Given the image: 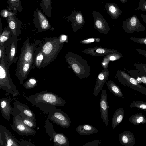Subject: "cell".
<instances>
[{"label":"cell","mask_w":146,"mask_h":146,"mask_svg":"<svg viewBox=\"0 0 146 146\" xmlns=\"http://www.w3.org/2000/svg\"><path fill=\"white\" fill-rule=\"evenodd\" d=\"M40 5L43 13L50 18L51 16V0H41Z\"/></svg>","instance_id":"34"},{"label":"cell","mask_w":146,"mask_h":146,"mask_svg":"<svg viewBox=\"0 0 146 146\" xmlns=\"http://www.w3.org/2000/svg\"><path fill=\"white\" fill-rule=\"evenodd\" d=\"M118 51L114 49H111L102 47L96 46L84 49L82 52L93 56H102L111 53L117 52Z\"/></svg>","instance_id":"21"},{"label":"cell","mask_w":146,"mask_h":146,"mask_svg":"<svg viewBox=\"0 0 146 146\" xmlns=\"http://www.w3.org/2000/svg\"><path fill=\"white\" fill-rule=\"evenodd\" d=\"M129 121L131 123L135 125L146 123V118L143 114L139 113L133 114L129 117Z\"/></svg>","instance_id":"33"},{"label":"cell","mask_w":146,"mask_h":146,"mask_svg":"<svg viewBox=\"0 0 146 146\" xmlns=\"http://www.w3.org/2000/svg\"><path fill=\"white\" fill-rule=\"evenodd\" d=\"M108 89L115 95L122 98L123 95L119 87L113 81L109 80L107 82Z\"/></svg>","instance_id":"29"},{"label":"cell","mask_w":146,"mask_h":146,"mask_svg":"<svg viewBox=\"0 0 146 146\" xmlns=\"http://www.w3.org/2000/svg\"><path fill=\"white\" fill-rule=\"evenodd\" d=\"M131 108H136L146 111V102L141 101H134L130 105Z\"/></svg>","instance_id":"37"},{"label":"cell","mask_w":146,"mask_h":146,"mask_svg":"<svg viewBox=\"0 0 146 146\" xmlns=\"http://www.w3.org/2000/svg\"><path fill=\"white\" fill-rule=\"evenodd\" d=\"M133 65L141 72L146 75V64L135 63Z\"/></svg>","instance_id":"38"},{"label":"cell","mask_w":146,"mask_h":146,"mask_svg":"<svg viewBox=\"0 0 146 146\" xmlns=\"http://www.w3.org/2000/svg\"><path fill=\"white\" fill-rule=\"evenodd\" d=\"M0 111L2 116L6 119H11V115H13V108L10 104V100L8 98H3L0 99Z\"/></svg>","instance_id":"22"},{"label":"cell","mask_w":146,"mask_h":146,"mask_svg":"<svg viewBox=\"0 0 146 146\" xmlns=\"http://www.w3.org/2000/svg\"><path fill=\"white\" fill-rule=\"evenodd\" d=\"M18 40V38L12 36L3 46H4L7 61L9 67L15 61L17 43Z\"/></svg>","instance_id":"11"},{"label":"cell","mask_w":146,"mask_h":146,"mask_svg":"<svg viewBox=\"0 0 146 146\" xmlns=\"http://www.w3.org/2000/svg\"><path fill=\"white\" fill-rule=\"evenodd\" d=\"M44 60V56L39 47L35 51L34 57L35 66L38 68H42Z\"/></svg>","instance_id":"31"},{"label":"cell","mask_w":146,"mask_h":146,"mask_svg":"<svg viewBox=\"0 0 146 146\" xmlns=\"http://www.w3.org/2000/svg\"><path fill=\"white\" fill-rule=\"evenodd\" d=\"M94 18V27L100 32L106 35L109 33L110 28L103 15L98 11L92 12Z\"/></svg>","instance_id":"14"},{"label":"cell","mask_w":146,"mask_h":146,"mask_svg":"<svg viewBox=\"0 0 146 146\" xmlns=\"http://www.w3.org/2000/svg\"><path fill=\"white\" fill-rule=\"evenodd\" d=\"M12 123H10L13 130L20 135L34 136L36 131L29 128L22 121L20 116L16 114H13Z\"/></svg>","instance_id":"9"},{"label":"cell","mask_w":146,"mask_h":146,"mask_svg":"<svg viewBox=\"0 0 146 146\" xmlns=\"http://www.w3.org/2000/svg\"><path fill=\"white\" fill-rule=\"evenodd\" d=\"M100 143L99 140H95L92 141H89L87 142L86 144L83 145L82 146H98Z\"/></svg>","instance_id":"42"},{"label":"cell","mask_w":146,"mask_h":146,"mask_svg":"<svg viewBox=\"0 0 146 146\" xmlns=\"http://www.w3.org/2000/svg\"><path fill=\"white\" fill-rule=\"evenodd\" d=\"M18 143L20 146H35V145L31 143V142L25 141L23 139L18 140Z\"/></svg>","instance_id":"44"},{"label":"cell","mask_w":146,"mask_h":146,"mask_svg":"<svg viewBox=\"0 0 146 146\" xmlns=\"http://www.w3.org/2000/svg\"><path fill=\"white\" fill-rule=\"evenodd\" d=\"M100 39L99 38H90L81 41L80 43L83 44H88L95 42H99Z\"/></svg>","instance_id":"39"},{"label":"cell","mask_w":146,"mask_h":146,"mask_svg":"<svg viewBox=\"0 0 146 146\" xmlns=\"http://www.w3.org/2000/svg\"><path fill=\"white\" fill-rule=\"evenodd\" d=\"M122 27L125 32L130 33H133L135 31L144 32L145 30L144 26L136 15H132L124 20Z\"/></svg>","instance_id":"10"},{"label":"cell","mask_w":146,"mask_h":146,"mask_svg":"<svg viewBox=\"0 0 146 146\" xmlns=\"http://www.w3.org/2000/svg\"><path fill=\"white\" fill-rule=\"evenodd\" d=\"M120 1L123 3H125L128 0H119Z\"/></svg>","instance_id":"49"},{"label":"cell","mask_w":146,"mask_h":146,"mask_svg":"<svg viewBox=\"0 0 146 146\" xmlns=\"http://www.w3.org/2000/svg\"><path fill=\"white\" fill-rule=\"evenodd\" d=\"M116 75L118 80L123 85L128 86L146 96V88L132 76L123 70L117 71Z\"/></svg>","instance_id":"6"},{"label":"cell","mask_w":146,"mask_h":146,"mask_svg":"<svg viewBox=\"0 0 146 146\" xmlns=\"http://www.w3.org/2000/svg\"><path fill=\"white\" fill-rule=\"evenodd\" d=\"M65 60L75 74L81 79L86 78L91 74V68L86 61L77 54L68 52L65 56Z\"/></svg>","instance_id":"3"},{"label":"cell","mask_w":146,"mask_h":146,"mask_svg":"<svg viewBox=\"0 0 146 146\" xmlns=\"http://www.w3.org/2000/svg\"><path fill=\"white\" fill-rule=\"evenodd\" d=\"M132 48L135 50L139 54L144 56L146 59V50L133 47H132Z\"/></svg>","instance_id":"46"},{"label":"cell","mask_w":146,"mask_h":146,"mask_svg":"<svg viewBox=\"0 0 146 146\" xmlns=\"http://www.w3.org/2000/svg\"><path fill=\"white\" fill-rule=\"evenodd\" d=\"M7 20L12 36L18 38L21 32V22L14 15L7 17Z\"/></svg>","instance_id":"19"},{"label":"cell","mask_w":146,"mask_h":146,"mask_svg":"<svg viewBox=\"0 0 146 146\" xmlns=\"http://www.w3.org/2000/svg\"><path fill=\"white\" fill-rule=\"evenodd\" d=\"M127 72L139 84L142 83L146 86V75L137 69L127 70Z\"/></svg>","instance_id":"28"},{"label":"cell","mask_w":146,"mask_h":146,"mask_svg":"<svg viewBox=\"0 0 146 146\" xmlns=\"http://www.w3.org/2000/svg\"><path fill=\"white\" fill-rule=\"evenodd\" d=\"M60 41L61 43L68 42V36L67 35L62 34L59 36Z\"/></svg>","instance_id":"45"},{"label":"cell","mask_w":146,"mask_h":146,"mask_svg":"<svg viewBox=\"0 0 146 146\" xmlns=\"http://www.w3.org/2000/svg\"><path fill=\"white\" fill-rule=\"evenodd\" d=\"M99 108L101 114V119L106 125L108 126L109 121V106H108L107 95L106 90H103L102 91Z\"/></svg>","instance_id":"18"},{"label":"cell","mask_w":146,"mask_h":146,"mask_svg":"<svg viewBox=\"0 0 146 146\" xmlns=\"http://www.w3.org/2000/svg\"><path fill=\"white\" fill-rule=\"evenodd\" d=\"M19 116L23 123L29 128L34 129L37 127L36 123L29 117L26 115Z\"/></svg>","instance_id":"35"},{"label":"cell","mask_w":146,"mask_h":146,"mask_svg":"<svg viewBox=\"0 0 146 146\" xmlns=\"http://www.w3.org/2000/svg\"><path fill=\"white\" fill-rule=\"evenodd\" d=\"M13 104V114L17 115L20 116L26 115L36 123L35 114L26 105L17 100L15 101Z\"/></svg>","instance_id":"17"},{"label":"cell","mask_w":146,"mask_h":146,"mask_svg":"<svg viewBox=\"0 0 146 146\" xmlns=\"http://www.w3.org/2000/svg\"><path fill=\"white\" fill-rule=\"evenodd\" d=\"M0 146H20L18 140L5 127L0 124Z\"/></svg>","instance_id":"13"},{"label":"cell","mask_w":146,"mask_h":146,"mask_svg":"<svg viewBox=\"0 0 146 146\" xmlns=\"http://www.w3.org/2000/svg\"><path fill=\"white\" fill-rule=\"evenodd\" d=\"M1 58L0 59V89H3L7 94H10L13 97L17 96L19 92L10 77L9 71V66L7 61L3 46Z\"/></svg>","instance_id":"4"},{"label":"cell","mask_w":146,"mask_h":146,"mask_svg":"<svg viewBox=\"0 0 146 146\" xmlns=\"http://www.w3.org/2000/svg\"><path fill=\"white\" fill-rule=\"evenodd\" d=\"M68 20L71 23L73 30L74 32L82 28L85 22L82 13L80 11L74 10L67 17Z\"/></svg>","instance_id":"16"},{"label":"cell","mask_w":146,"mask_h":146,"mask_svg":"<svg viewBox=\"0 0 146 146\" xmlns=\"http://www.w3.org/2000/svg\"><path fill=\"white\" fill-rule=\"evenodd\" d=\"M12 36L9 26L5 27L0 34V46L3 47Z\"/></svg>","instance_id":"32"},{"label":"cell","mask_w":146,"mask_h":146,"mask_svg":"<svg viewBox=\"0 0 146 146\" xmlns=\"http://www.w3.org/2000/svg\"><path fill=\"white\" fill-rule=\"evenodd\" d=\"M105 6L107 13L113 19L118 18L122 12L119 6L113 2H107Z\"/></svg>","instance_id":"24"},{"label":"cell","mask_w":146,"mask_h":146,"mask_svg":"<svg viewBox=\"0 0 146 146\" xmlns=\"http://www.w3.org/2000/svg\"><path fill=\"white\" fill-rule=\"evenodd\" d=\"M50 121L47 118L45 128L48 135L53 139L54 146H69L68 138L62 133H56Z\"/></svg>","instance_id":"7"},{"label":"cell","mask_w":146,"mask_h":146,"mask_svg":"<svg viewBox=\"0 0 146 146\" xmlns=\"http://www.w3.org/2000/svg\"><path fill=\"white\" fill-rule=\"evenodd\" d=\"M34 63L29 62H17L16 75L20 84H22L26 79L28 74L35 67Z\"/></svg>","instance_id":"15"},{"label":"cell","mask_w":146,"mask_h":146,"mask_svg":"<svg viewBox=\"0 0 146 146\" xmlns=\"http://www.w3.org/2000/svg\"><path fill=\"white\" fill-rule=\"evenodd\" d=\"M140 16L141 17L142 20L146 24V15H144L142 14H140Z\"/></svg>","instance_id":"47"},{"label":"cell","mask_w":146,"mask_h":146,"mask_svg":"<svg viewBox=\"0 0 146 146\" xmlns=\"http://www.w3.org/2000/svg\"><path fill=\"white\" fill-rule=\"evenodd\" d=\"M26 99L32 104V106L38 108L43 113L49 114L55 106H64L66 102L54 93L43 90L34 95H31Z\"/></svg>","instance_id":"1"},{"label":"cell","mask_w":146,"mask_h":146,"mask_svg":"<svg viewBox=\"0 0 146 146\" xmlns=\"http://www.w3.org/2000/svg\"><path fill=\"white\" fill-rule=\"evenodd\" d=\"M123 57L122 54L119 52L113 53L105 56L103 58L101 64L104 69L108 68L110 61L116 60Z\"/></svg>","instance_id":"26"},{"label":"cell","mask_w":146,"mask_h":146,"mask_svg":"<svg viewBox=\"0 0 146 146\" xmlns=\"http://www.w3.org/2000/svg\"><path fill=\"white\" fill-rule=\"evenodd\" d=\"M64 44V43L61 42L59 37L43 39L38 46L44 56L42 68L46 67L55 59Z\"/></svg>","instance_id":"2"},{"label":"cell","mask_w":146,"mask_h":146,"mask_svg":"<svg viewBox=\"0 0 146 146\" xmlns=\"http://www.w3.org/2000/svg\"><path fill=\"white\" fill-rule=\"evenodd\" d=\"M129 38L133 41L137 43L146 45V37H130Z\"/></svg>","instance_id":"40"},{"label":"cell","mask_w":146,"mask_h":146,"mask_svg":"<svg viewBox=\"0 0 146 146\" xmlns=\"http://www.w3.org/2000/svg\"><path fill=\"white\" fill-rule=\"evenodd\" d=\"M14 15V13L8 11L6 9H3L0 12L1 15L4 17H7Z\"/></svg>","instance_id":"43"},{"label":"cell","mask_w":146,"mask_h":146,"mask_svg":"<svg viewBox=\"0 0 146 146\" xmlns=\"http://www.w3.org/2000/svg\"><path fill=\"white\" fill-rule=\"evenodd\" d=\"M109 74V71L108 68L104 69L98 73L94 89V96H98L100 91L102 89L103 85L108 80Z\"/></svg>","instance_id":"20"},{"label":"cell","mask_w":146,"mask_h":146,"mask_svg":"<svg viewBox=\"0 0 146 146\" xmlns=\"http://www.w3.org/2000/svg\"><path fill=\"white\" fill-rule=\"evenodd\" d=\"M33 21L38 32H43L51 28V25L44 14L38 9L34 11Z\"/></svg>","instance_id":"12"},{"label":"cell","mask_w":146,"mask_h":146,"mask_svg":"<svg viewBox=\"0 0 146 146\" xmlns=\"http://www.w3.org/2000/svg\"><path fill=\"white\" fill-rule=\"evenodd\" d=\"M140 10L143 11H146V1L145 0H140L139 6L136 10Z\"/></svg>","instance_id":"41"},{"label":"cell","mask_w":146,"mask_h":146,"mask_svg":"<svg viewBox=\"0 0 146 146\" xmlns=\"http://www.w3.org/2000/svg\"><path fill=\"white\" fill-rule=\"evenodd\" d=\"M40 42V40H38L33 43L30 44L29 39H26L22 45L17 62H29L34 63L35 52Z\"/></svg>","instance_id":"5"},{"label":"cell","mask_w":146,"mask_h":146,"mask_svg":"<svg viewBox=\"0 0 146 146\" xmlns=\"http://www.w3.org/2000/svg\"><path fill=\"white\" fill-rule=\"evenodd\" d=\"M76 131L80 135H86L96 133L98 132V130L91 125L84 124L78 126Z\"/></svg>","instance_id":"25"},{"label":"cell","mask_w":146,"mask_h":146,"mask_svg":"<svg viewBox=\"0 0 146 146\" xmlns=\"http://www.w3.org/2000/svg\"><path fill=\"white\" fill-rule=\"evenodd\" d=\"M2 24L0 21V34H1L2 31Z\"/></svg>","instance_id":"48"},{"label":"cell","mask_w":146,"mask_h":146,"mask_svg":"<svg viewBox=\"0 0 146 146\" xmlns=\"http://www.w3.org/2000/svg\"><path fill=\"white\" fill-rule=\"evenodd\" d=\"M38 82L35 78L31 77L24 83L23 86L26 89H32L36 86Z\"/></svg>","instance_id":"36"},{"label":"cell","mask_w":146,"mask_h":146,"mask_svg":"<svg viewBox=\"0 0 146 146\" xmlns=\"http://www.w3.org/2000/svg\"><path fill=\"white\" fill-rule=\"evenodd\" d=\"M125 114L123 108L117 109L113 116L112 120V126L113 129L115 128L122 121Z\"/></svg>","instance_id":"27"},{"label":"cell","mask_w":146,"mask_h":146,"mask_svg":"<svg viewBox=\"0 0 146 146\" xmlns=\"http://www.w3.org/2000/svg\"><path fill=\"white\" fill-rule=\"evenodd\" d=\"M120 143L124 146H133L135 144V139L131 132L125 131L119 136Z\"/></svg>","instance_id":"23"},{"label":"cell","mask_w":146,"mask_h":146,"mask_svg":"<svg viewBox=\"0 0 146 146\" xmlns=\"http://www.w3.org/2000/svg\"><path fill=\"white\" fill-rule=\"evenodd\" d=\"M8 6L7 7L9 11L21 12L23 8L21 0H7Z\"/></svg>","instance_id":"30"},{"label":"cell","mask_w":146,"mask_h":146,"mask_svg":"<svg viewBox=\"0 0 146 146\" xmlns=\"http://www.w3.org/2000/svg\"><path fill=\"white\" fill-rule=\"evenodd\" d=\"M47 118L64 128H68L71 124V119L68 115L56 108L49 113Z\"/></svg>","instance_id":"8"}]
</instances>
